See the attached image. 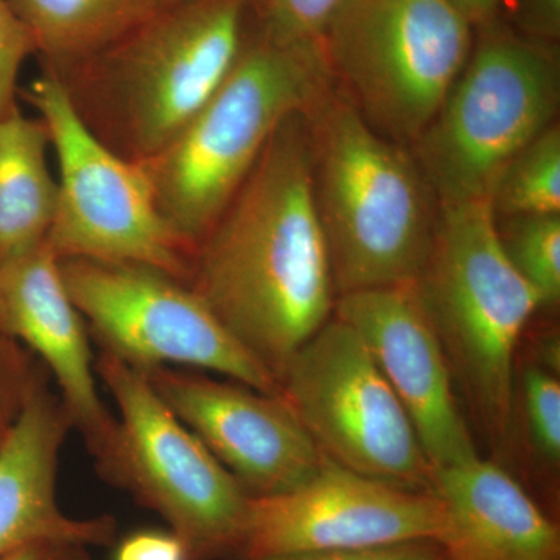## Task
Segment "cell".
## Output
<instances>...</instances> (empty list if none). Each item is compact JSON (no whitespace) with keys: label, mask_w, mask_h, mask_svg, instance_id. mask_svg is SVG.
Wrapping results in <instances>:
<instances>
[{"label":"cell","mask_w":560,"mask_h":560,"mask_svg":"<svg viewBox=\"0 0 560 560\" xmlns=\"http://www.w3.org/2000/svg\"><path fill=\"white\" fill-rule=\"evenodd\" d=\"M249 0H176L109 49L55 75L98 139L153 160L219 91L241 57Z\"/></svg>","instance_id":"obj_2"},{"label":"cell","mask_w":560,"mask_h":560,"mask_svg":"<svg viewBox=\"0 0 560 560\" xmlns=\"http://www.w3.org/2000/svg\"><path fill=\"white\" fill-rule=\"evenodd\" d=\"M20 349V342L0 334V401L21 399L43 374Z\"/></svg>","instance_id":"obj_27"},{"label":"cell","mask_w":560,"mask_h":560,"mask_svg":"<svg viewBox=\"0 0 560 560\" xmlns=\"http://www.w3.org/2000/svg\"><path fill=\"white\" fill-rule=\"evenodd\" d=\"M72 423L43 374L25 393L0 447V559L40 540L103 547L114 539L110 517H75L62 510L58 474Z\"/></svg>","instance_id":"obj_16"},{"label":"cell","mask_w":560,"mask_h":560,"mask_svg":"<svg viewBox=\"0 0 560 560\" xmlns=\"http://www.w3.org/2000/svg\"><path fill=\"white\" fill-rule=\"evenodd\" d=\"M512 14L522 35L555 43L560 35V0H512Z\"/></svg>","instance_id":"obj_28"},{"label":"cell","mask_w":560,"mask_h":560,"mask_svg":"<svg viewBox=\"0 0 560 560\" xmlns=\"http://www.w3.org/2000/svg\"><path fill=\"white\" fill-rule=\"evenodd\" d=\"M46 61L61 75L139 27L161 9L160 0H9Z\"/></svg>","instance_id":"obj_19"},{"label":"cell","mask_w":560,"mask_h":560,"mask_svg":"<svg viewBox=\"0 0 560 560\" xmlns=\"http://www.w3.org/2000/svg\"><path fill=\"white\" fill-rule=\"evenodd\" d=\"M60 267L70 300L102 350L139 370L208 372L280 396L275 375L189 283L142 265L68 259Z\"/></svg>","instance_id":"obj_10"},{"label":"cell","mask_w":560,"mask_h":560,"mask_svg":"<svg viewBox=\"0 0 560 560\" xmlns=\"http://www.w3.org/2000/svg\"><path fill=\"white\" fill-rule=\"evenodd\" d=\"M478 31L458 79L410 147L440 206L489 201L508 164L558 116L552 44L497 21Z\"/></svg>","instance_id":"obj_6"},{"label":"cell","mask_w":560,"mask_h":560,"mask_svg":"<svg viewBox=\"0 0 560 560\" xmlns=\"http://www.w3.org/2000/svg\"><path fill=\"white\" fill-rule=\"evenodd\" d=\"M521 397L526 429L534 451L550 466L560 460L559 375L537 364H526L521 375Z\"/></svg>","instance_id":"obj_22"},{"label":"cell","mask_w":560,"mask_h":560,"mask_svg":"<svg viewBox=\"0 0 560 560\" xmlns=\"http://www.w3.org/2000/svg\"><path fill=\"white\" fill-rule=\"evenodd\" d=\"M334 315L370 350L433 470L480 455L456 399L451 364L415 282L341 294Z\"/></svg>","instance_id":"obj_15"},{"label":"cell","mask_w":560,"mask_h":560,"mask_svg":"<svg viewBox=\"0 0 560 560\" xmlns=\"http://www.w3.org/2000/svg\"><path fill=\"white\" fill-rule=\"evenodd\" d=\"M536 361L534 364L544 368L545 371L551 374L559 375L560 372V338L556 331H548V334L540 335L537 338L536 346Z\"/></svg>","instance_id":"obj_31"},{"label":"cell","mask_w":560,"mask_h":560,"mask_svg":"<svg viewBox=\"0 0 560 560\" xmlns=\"http://www.w3.org/2000/svg\"><path fill=\"white\" fill-rule=\"evenodd\" d=\"M238 560H452L438 541H410L393 547L357 551L300 552V555L265 556Z\"/></svg>","instance_id":"obj_25"},{"label":"cell","mask_w":560,"mask_h":560,"mask_svg":"<svg viewBox=\"0 0 560 560\" xmlns=\"http://www.w3.org/2000/svg\"><path fill=\"white\" fill-rule=\"evenodd\" d=\"M346 0H260L261 35L283 46L319 43Z\"/></svg>","instance_id":"obj_23"},{"label":"cell","mask_w":560,"mask_h":560,"mask_svg":"<svg viewBox=\"0 0 560 560\" xmlns=\"http://www.w3.org/2000/svg\"><path fill=\"white\" fill-rule=\"evenodd\" d=\"M495 217L560 213V127L558 121L518 151L490 195Z\"/></svg>","instance_id":"obj_20"},{"label":"cell","mask_w":560,"mask_h":560,"mask_svg":"<svg viewBox=\"0 0 560 560\" xmlns=\"http://www.w3.org/2000/svg\"><path fill=\"white\" fill-rule=\"evenodd\" d=\"M283 397L327 458L388 485L429 490L433 467L359 334L331 316L289 361Z\"/></svg>","instance_id":"obj_11"},{"label":"cell","mask_w":560,"mask_h":560,"mask_svg":"<svg viewBox=\"0 0 560 560\" xmlns=\"http://www.w3.org/2000/svg\"><path fill=\"white\" fill-rule=\"evenodd\" d=\"M113 560H189V556L171 530H139L117 545Z\"/></svg>","instance_id":"obj_26"},{"label":"cell","mask_w":560,"mask_h":560,"mask_svg":"<svg viewBox=\"0 0 560 560\" xmlns=\"http://www.w3.org/2000/svg\"><path fill=\"white\" fill-rule=\"evenodd\" d=\"M456 10L470 22L471 27L482 28L497 21L504 0H448Z\"/></svg>","instance_id":"obj_30"},{"label":"cell","mask_w":560,"mask_h":560,"mask_svg":"<svg viewBox=\"0 0 560 560\" xmlns=\"http://www.w3.org/2000/svg\"><path fill=\"white\" fill-rule=\"evenodd\" d=\"M474 31L448 0H346L319 43L361 119L410 149L466 66Z\"/></svg>","instance_id":"obj_7"},{"label":"cell","mask_w":560,"mask_h":560,"mask_svg":"<svg viewBox=\"0 0 560 560\" xmlns=\"http://www.w3.org/2000/svg\"><path fill=\"white\" fill-rule=\"evenodd\" d=\"M501 248L539 294L541 307L560 301V213L495 217Z\"/></svg>","instance_id":"obj_21"},{"label":"cell","mask_w":560,"mask_h":560,"mask_svg":"<svg viewBox=\"0 0 560 560\" xmlns=\"http://www.w3.org/2000/svg\"><path fill=\"white\" fill-rule=\"evenodd\" d=\"M49 128L58 198L46 245L58 260L132 264L189 282L194 248L162 217L140 162L106 147L81 120L58 77L20 90Z\"/></svg>","instance_id":"obj_8"},{"label":"cell","mask_w":560,"mask_h":560,"mask_svg":"<svg viewBox=\"0 0 560 560\" xmlns=\"http://www.w3.org/2000/svg\"><path fill=\"white\" fill-rule=\"evenodd\" d=\"M189 285L280 381L334 316V275L313 190L307 113L282 121L191 256Z\"/></svg>","instance_id":"obj_1"},{"label":"cell","mask_w":560,"mask_h":560,"mask_svg":"<svg viewBox=\"0 0 560 560\" xmlns=\"http://www.w3.org/2000/svg\"><path fill=\"white\" fill-rule=\"evenodd\" d=\"M143 371L162 400L249 497L289 492L318 470L323 453L282 396L208 372Z\"/></svg>","instance_id":"obj_13"},{"label":"cell","mask_w":560,"mask_h":560,"mask_svg":"<svg viewBox=\"0 0 560 560\" xmlns=\"http://www.w3.org/2000/svg\"><path fill=\"white\" fill-rule=\"evenodd\" d=\"M453 378L495 448L515 411V355L541 302L501 248L486 200L441 205L425 265L415 280Z\"/></svg>","instance_id":"obj_5"},{"label":"cell","mask_w":560,"mask_h":560,"mask_svg":"<svg viewBox=\"0 0 560 560\" xmlns=\"http://www.w3.org/2000/svg\"><path fill=\"white\" fill-rule=\"evenodd\" d=\"M22 400H24V397H21V399L16 400L0 401V447H2L3 442H5V438L7 434H9L11 423H13L18 411H20Z\"/></svg>","instance_id":"obj_32"},{"label":"cell","mask_w":560,"mask_h":560,"mask_svg":"<svg viewBox=\"0 0 560 560\" xmlns=\"http://www.w3.org/2000/svg\"><path fill=\"white\" fill-rule=\"evenodd\" d=\"M0 560H92L91 547L77 541L40 540Z\"/></svg>","instance_id":"obj_29"},{"label":"cell","mask_w":560,"mask_h":560,"mask_svg":"<svg viewBox=\"0 0 560 560\" xmlns=\"http://www.w3.org/2000/svg\"><path fill=\"white\" fill-rule=\"evenodd\" d=\"M307 121L313 190L337 298L415 282L440 212L415 154L372 130L335 84Z\"/></svg>","instance_id":"obj_3"},{"label":"cell","mask_w":560,"mask_h":560,"mask_svg":"<svg viewBox=\"0 0 560 560\" xmlns=\"http://www.w3.org/2000/svg\"><path fill=\"white\" fill-rule=\"evenodd\" d=\"M49 128L40 117L16 109L0 117V267L46 243L58 183L47 153Z\"/></svg>","instance_id":"obj_18"},{"label":"cell","mask_w":560,"mask_h":560,"mask_svg":"<svg viewBox=\"0 0 560 560\" xmlns=\"http://www.w3.org/2000/svg\"><path fill=\"white\" fill-rule=\"evenodd\" d=\"M447 514L429 490L372 480L323 455L300 488L250 497L241 558L357 551L410 541L444 544Z\"/></svg>","instance_id":"obj_12"},{"label":"cell","mask_w":560,"mask_h":560,"mask_svg":"<svg viewBox=\"0 0 560 560\" xmlns=\"http://www.w3.org/2000/svg\"><path fill=\"white\" fill-rule=\"evenodd\" d=\"M161 7L168 5V3L176 2V0H160Z\"/></svg>","instance_id":"obj_33"},{"label":"cell","mask_w":560,"mask_h":560,"mask_svg":"<svg viewBox=\"0 0 560 560\" xmlns=\"http://www.w3.org/2000/svg\"><path fill=\"white\" fill-rule=\"evenodd\" d=\"M0 334L38 357L95 469L119 488V425L98 389L90 330L46 243L0 267Z\"/></svg>","instance_id":"obj_14"},{"label":"cell","mask_w":560,"mask_h":560,"mask_svg":"<svg viewBox=\"0 0 560 560\" xmlns=\"http://www.w3.org/2000/svg\"><path fill=\"white\" fill-rule=\"evenodd\" d=\"M452 560H560L555 523L499 464L480 455L433 470Z\"/></svg>","instance_id":"obj_17"},{"label":"cell","mask_w":560,"mask_h":560,"mask_svg":"<svg viewBox=\"0 0 560 560\" xmlns=\"http://www.w3.org/2000/svg\"><path fill=\"white\" fill-rule=\"evenodd\" d=\"M35 54L31 32L11 9L9 0H0V117L20 106L21 69Z\"/></svg>","instance_id":"obj_24"},{"label":"cell","mask_w":560,"mask_h":560,"mask_svg":"<svg viewBox=\"0 0 560 560\" xmlns=\"http://www.w3.org/2000/svg\"><path fill=\"white\" fill-rule=\"evenodd\" d=\"M95 370L116 405L119 488L161 515L189 559L237 551L249 493L162 400L145 371L102 349Z\"/></svg>","instance_id":"obj_9"},{"label":"cell","mask_w":560,"mask_h":560,"mask_svg":"<svg viewBox=\"0 0 560 560\" xmlns=\"http://www.w3.org/2000/svg\"><path fill=\"white\" fill-rule=\"evenodd\" d=\"M320 43L246 40L219 91L158 156L140 162L162 217L195 249L282 121L334 88Z\"/></svg>","instance_id":"obj_4"}]
</instances>
